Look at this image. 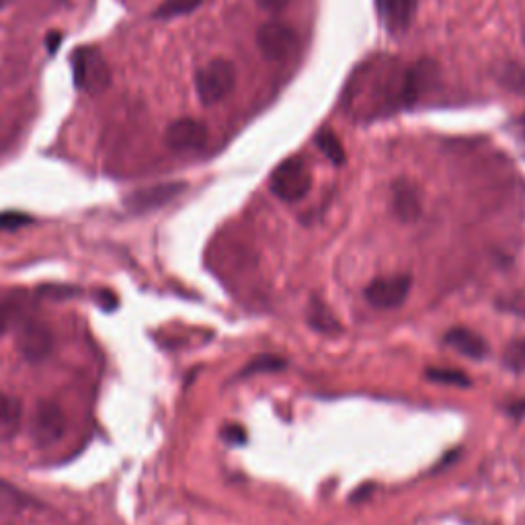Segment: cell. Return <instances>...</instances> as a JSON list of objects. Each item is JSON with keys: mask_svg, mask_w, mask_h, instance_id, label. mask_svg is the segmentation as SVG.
<instances>
[{"mask_svg": "<svg viewBox=\"0 0 525 525\" xmlns=\"http://www.w3.org/2000/svg\"><path fill=\"white\" fill-rule=\"evenodd\" d=\"M257 3L267 13H279L288 7L290 0H257Z\"/></svg>", "mask_w": 525, "mask_h": 525, "instance_id": "obj_23", "label": "cell"}, {"mask_svg": "<svg viewBox=\"0 0 525 525\" xmlns=\"http://www.w3.org/2000/svg\"><path fill=\"white\" fill-rule=\"evenodd\" d=\"M392 208L400 222L411 224L421 216V197L413 183L400 179L392 187Z\"/></svg>", "mask_w": 525, "mask_h": 525, "instance_id": "obj_11", "label": "cell"}, {"mask_svg": "<svg viewBox=\"0 0 525 525\" xmlns=\"http://www.w3.org/2000/svg\"><path fill=\"white\" fill-rule=\"evenodd\" d=\"M201 3H204V0H163V5L154 11V17L156 19H173V17L189 15L197 7H201Z\"/></svg>", "mask_w": 525, "mask_h": 525, "instance_id": "obj_17", "label": "cell"}, {"mask_svg": "<svg viewBox=\"0 0 525 525\" xmlns=\"http://www.w3.org/2000/svg\"><path fill=\"white\" fill-rule=\"evenodd\" d=\"M17 347L25 359L44 361L54 349L52 331L46 325H42V322H29L19 333Z\"/></svg>", "mask_w": 525, "mask_h": 525, "instance_id": "obj_9", "label": "cell"}, {"mask_svg": "<svg viewBox=\"0 0 525 525\" xmlns=\"http://www.w3.org/2000/svg\"><path fill=\"white\" fill-rule=\"evenodd\" d=\"M523 42H525V27H523Z\"/></svg>", "mask_w": 525, "mask_h": 525, "instance_id": "obj_27", "label": "cell"}, {"mask_svg": "<svg viewBox=\"0 0 525 525\" xmlns=\"http://www.w3.org/2000/svg\"><path fill=\"white\" fill-rule=\"evenodd\" d=\"M413 288L411 275L378 277L366 288V300L378 310H392L407 302Z\"/></svg>", "mask_w": 525, "mask_h": 525, "instance_id": "obj_6", "label": "cell"}, {"mask_svg": "<svg viewBox=\"0 0 525 525\" xmlns=\"http://www.w3.org/2000/svg\"><path fill=\"white\" fill-rule=\"evenodd\" d=\"M503 363H505V368H509L511 372H517V374L525 372V339H515L505 347Z\"/></svg>", "mask_w": 525, "mask_h": 525, "instance_id": "obj_19", "label": "cell"}, {"mask_svg": "<svg viewBox=\"0 0 525 525\" xmlns=\"http://www.w3.org/2000/svg\"><path fill=\"white\" fill-rule=\"evenodd\" d=\"M74 83L80 91L99 95L109 87V68L105 58L95 48H78L72 54Z\"/></svg>", "mask_w": 525, "mask_h": 525, "instance_id": "obj_3", "label": "cell"}, {"mask_svg": "<svg viewBox=\"0 0 525 525\" xmlns=\"http://www.w3.org/2000/svg\"><path fill=\"white\" fill-rule=\"evenodd\" d=\"M316 146L322 154L331 160L333 165L345 163V148H343L341 140L331 130H322L316 134Z\"/></svg>", "mask_w": 525, "mask_h": 525, "instance_id": "obj_16", "label": "cell"}, {"mask_svg": "<svg viewBox=\"0 0 525 525\" xmlns=\"http://www.w3.org/2000/svg\"><path fill=\"white\" fill-rule=\"evenodd\" d=\"M427 380L437 382V384H446V386H458V388H468L472 380L460 372V370H450V368H429L427 370Z\"/></svg>", "mask_w": 525, "mask_h": 525, "instance_id": "obj_18", "label": "cell"}, {"mask_svg": "<svg viewBox=\"0 0 525 525\" xmlns=\"http://www.w3.org/2000/svg\"><path fill=\"white\" fill-rule=\"evenodd\" d=\"M437 80V64L433 60H421L411 68L402 70L400 80V107H409L419 101Z\"/></svg>", "mask_w": 525, "mask_h": 525, "instance_id": "obj_7", "label": "cell"}, {"mask_svg": "<svg viewBox=\"0 0 525 525\" xmlns=\"http://www.w3.org/2000/svg\"><path fill=\"white\" fill-rule=\"evenodd\" d=\"M308 322L310 327L318 333H325V335H335L341 331V325H339V318L329 310V306L325 302L320 300H312L310 306H308Z\"/></svg>", "mask_w": 525, "mask_h": 525, "instance_id": "obj_15", "label": "cell"}, {"mask_svg": "<svg viewBox=\"0 0 525 525\" xmlns=\"http://www.w3.org/2000/svg\"><path fill=\"white\" fill-rule=\"evenodd\" d=\"M446 343L452 345L458 353H462L464 357H470V359H484L489 353L487 341H484L478 333H474L470 329H464V327L448 331L446 333Z\"/></svg>", "mask_w": 525, "mask_h": 525, "instance_id": "obj_12", "label": "cell"}, {"mask_svg": "<svg viewBox=\"0 0 525 525\" xmlns=\"http://www.w3.org/2000/svg\"><path fill=\"white\" fill-rule=\"evenodd\" d=\"M185 183H160V185H152L146 189H140L136 193L130 195L128 199V208L134 212H148V210H156L160 206L169 204L173 201L179 193L185 191Z\"/></svg>", "mask_w": 525, "mask_h": 525, "instance_id": "obj_10", "label": "cell"}, {"mask_svg": "<svg viewBox=\"0 0 525 525\" xmlns=\"http://www.w3.org/2000/svg\"><path fill=\"white\" fill-rule=\"evenodd\" d=\"M384 19L392 31H405L417 13V0H382Z\"/></svg>", "mask_w": 525, "mask_h": 525, "instance_id": "obj_14", "label": "cell"}, {"mask_svg": "<svg viewBox=\"0 0 525 525\" xmlns=\"http://www.w3.org/2000/svg\"><path fill=\"white\" fill-rule=\"evenodd\" d=\"M208 144V128L199 119L183 117L173 121L167 130V146L177 152L201 150Z\"/></svg>", "mask_w": 525, "mask_h": 525, "instance_id": "obj_8", "label": "cell"}, {"mask_svg": "<svg viewBox=\"0 0 525 525\" xmlns=\"http://www.w3.org/2000/svg\"><path fill=\"white\" fill-rule=\"evenodd\" d=\"M236 85V70L232 62L216 58L201 66L195 74V89L204 105H216L224 101Z\"/></svg>", "mask_w": 525, "mask_h": 525, "instance_id": "obj_2", "label": "cell"}, {"mask_svg": "<svg viewBox=\"0 0 525 525\" xmlns=\"http://www.w3.org/2000/svg\"><path fill=\"white\" fill-rule=\"evenodd\" d=\"M257 48L265 60L284 62L296 52L298 35L292 27H288L284 23L267 21L257 31Z\"/></svg>", "mask_w": 525, "mask_h": 525, "instance_id": "obj_4", "label": "cell"}, {"mask_svg": "<svg viewBox=\"0 0 525 525\" xmlns=\"http://www.w3.org/2000/svg\"><path fill=\"white\" fill-rule=\"evenodd\" d=\"M224 437L232 443H245V429L238 425H230L224 429Z\"/></svg>", "mask_w": 525, "mask_h": 525, "instance_id": "obj_24", "label": "cell"}, {"mask_svg": "<svg viewBox=\"0 0 525 525\" xmlns=\"http://www.w3.org/2000/svg\"><path fill=\"white\" fill-rule=\"evenodd\" d=\"M11 325V312L5 308V306H0V335H3Z\"/></svg>", "mask_w": 525, "mask_h": 525, "instance_id": "obj_25", "label": "cell"}, {"mask_svg": "<svg viewBox=\"0 0 525 525\" xmlns=\"http://www.w3.org/2000/svg\"><path fill=\"white\" fill-rule=\"evenodd\" d=\"M286 368V361L273 357V355H261L257 359H253L249 366L242 372V376H251V374H263V372H279Z\"/></svg>", "mask_w": 525, "mask_h": 525, "instance_id": "obj_20", "label": "cell"}, {"mask_svg": "<svg viewBox=\"0 0 525 525\" xmlns=\"http://www.w3.org/2000/svg\"><path fill=\"white\" fill-rule=\"evenodd\" d=\"M64 433H66L64 411L56 405V402H48V400L39 402L31 423V437L35 441V446L39 448L56 446V443L64 437Z\"/></svg>", "mask_w": 525, "mask_h": 525, "instance_id": "obj_5", "label": "cell"}, {"mask_svg": "<svg viewBox=\"0 0 525 525\" xmlns=\"http://www.w3.org/2000/svg\"><path fill=\"white\" fill-rule=\"evenodd\" d=\"M269 187L273 195L286 204H296L304 199L312 189V173L306 165V160L294 156L281 163L269 179Z\"/></svg>", "mask_w": 525, "mask_h": 525, "instance_id": "obj_1", "label": "cell"}, {"mask_svg": "<svg viewBox=\"0 0 525 525\" xmlns=\"http://www.w3.org/2000/svg\"><path fill=\"white\" fill-rule=\"evenodd\" d=\"M31 224V218L21 212H3L0 214V230H17Z\"/></svg>", "mask_w": 525, "mask_h": 525, "instance_id": "obj_22", "label": "cell"}, {"mask_svg": "<svg viewBox=\"0 0 525 525\" xmlns=\"http://www.w3.org/2000/svg\"><path fill=\"white\" fill-rule=\"evenodd\" d=\"M23 405L11 394H0V439H13L21 427Z\"/></svg>", "mask_w": 525, "mask_h": 525, "instance_id": "obj_13", "label": "cell"}, {"mask_svg": "<svg viewBox=\"0 0 525 525\" xmlns=\"http://www.w3.org/2000/svg\"><path fill=\"white\" fill-rule=\"evenodd\" d=\"M7 3H9V0H0V9H5Z\"/></svg>", "mask_w": 525, "mask_h": 525, "instance_id": "obj_26", "label": "cell"}, {"mask_svg": "<svg viewBox=\"0 0 525 525\" xmlns=\"http://www.w3.org/2000/svg\"><path fill=\"white\" fill-rule=\"evenodd\" d=\"M503 85L515 93H525V68L519 64H509L503 72Z\"/></svg>", "mask_w": 525, "mask_h": 525, "instance_id": "obj_21", "label": "cell"}]
</instances>
